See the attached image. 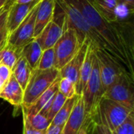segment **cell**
Wrapping results in <instances>:
<instances>
[{
  "mask_svg": "<svg viewBox=\"0 0 134 134\" xmlns=\"http://www.w3.org/2000/svg\"><path fill=\"white\" fill-rule=\"evenodd\" d=\"M81 13L84 19L104 39L108 55L134 79V46L133 31L127 24L110 22L94 7L90 0H68Z\"/></svg>",
  "mask_w": 134,
  "mask_h": 134,
  "instance_id": "1",
  "label": "cell"
},
{
  "mask_svg": "<svg viewBox=\"0 0 134 134\" xmlns=\"http://www.w3.org/2000/svg\"><path fill=\"white\" fill-rule=\"evenodd\" d=\"M82 97L83 99L86 120H90L95 123L97 116L99 102L103 97L99 64L95 52L91 75L82 91Z\"/></svg>",
  "mask_w": 134,
  "mask_h": 134,
  "instance_id": "2",
  "label": "cell"
},
{
  "mask_svg": "<svg viewBox=\"0 0 134 134\" xmlns=\"http://www.w3.org/2000/svg\"><path fill=\"white\" fill-rule=\"evenodd\" d=\"M59 77L60 72L56 68L48 70L33 69L24 91L23 106L26 108H29Z\"/></svg>",
  "mask_w": 134,
  "mask_h": 134,
  "instance_id": "3",
  "label": "cell"
},
{
  "mask_svg": "<svg viewBox=\"0 0 134 134\" xmlns=\"http://www.w3.org/2000/svg\"><path fill=\"white\" fill-rule=\"evenodd\" d=\"M132 112H134V111L102 97L98 105L97 116L98 120L97 122L102 123L111 132H114Z\"/></svg>",
  "mask_w": 134,
  "mask_h": 134,
  "instance_id": "4",
  "label": "cell"
},
{
  "mask_svg": "<svg viewBox=\"0 0 134 134\" xmlns=\"http://www.w3.org/2000/svg\"><path fill=\"white\" fill-rule=\"evenodd\" d=\"M82 45L79 42L76 31L71 27H65L53 46L55 68L60 71L75 57Z\"/></svg>",
  "mask_w": 134,
  "mask_h": 134,
  "instance_id": "5",
  "label": "cell"
},
{
  "mask_svg": "<svg viewBox=\"0 0 134 134\" xmlns=\"http://www.w3.org/2000/svg\"><path fill=\"white\" fill-rule=\"evenodd\" d=\"M103 97L134 111V80L122 75L104 93Z\"/></svg>",
  "mask_w": 134,
  "mask_h": 134,
  "instance_id": "6",
  "label": "cell"
},
{
  "mask_svg": "<svg viewBox=\"0 0 134 134\" xmlns=\"http://www.w3.org/2000/svg\"><path fill=\"white\" fill-rule=\"evenodd\" d=\"M94 52L99 64L101 88H102L103 93L122 75H127L129 77H130L127 74V72L108 53H106L103 50L95 48H94Z\"/></svg>",
  "mask_w": 134,
  "mask_h": 134,
  "instance_id": "7",
  "label": "cell"
},
{
  "mask_svg": "<svg viewBox=\"0 0 134 134\" xmlns=\"http://www.w3.org/2000/svg\"><path fill=\"white\" fill-rule=\"evenodd\" d=\"M60 12L59 13L54 10L52 20L48 23V24L44 27L39 35L35 38L42 51L49 48H53L64 30L65 16L60 7Z\"/></svg>",
  "mask_w": 134,
  "mask_h": 134,
  "instance_id": "8",
  "label": "cell"
},
{
  "mask_svg": "<svg viewBox=\"0 0 134 134\" xmlns=\"http://www.w3.org/2000/svg\"><path fill=\"white\" fill-rule=\"evenodd\" d=\"M38 5L29 13L21 24L9 35L7 44L16 49H23L24 46L35 39L34 31Z\"/></svg>",
  "mask_w": 134,
  "mask_h": 134,
  "instance_id": "9",
  "label": "cell"
},
{
  "mask_svg": "<svg viewBox=\"0 0 134 134\" xmlns=\"http://www.w3.org/2000/svg\"><path fill=\"white\" fill-rule=\"evenodd\" d=\"M42 0H33L27 3H16L13 2L9 8L6 19V27L9 35H10L27 16L29 13Z\"/></svg>",
  "mask_w": 134,
  "mask_h": 134,
  "instance_id": "10",
  "label": "cell"
},
{
  "mask_svg": "<svg viewBox=\"0 0 134 134\" xmlns=\"http://www.w3.org/2000/svg\"><path fill=\"white\" fill-rule=\"evenodd\" d=\"M89 44L90 41L86 38L75 57L59 71L60 78L68 79L76 85Z\"/></svg>",
  "mask_w": 134,
  "mask_h": 134,
  "instance_id": "11",
  "label": "cell"
},
{
  "mask_svg": "<svg viewBox=\"0 0 134 134\" xmlns=\"http://www.w3.org/2000/svg\"><path fill=\"white\" fill-rule=\"evenodd\" d=\"M86 120L83 99L82 95H79L72 112L64 124L61 134H79Z\"/></svg>",
  "mask_w": 134,
  "mask_h": 134,
  "instance_id": "12",
  "label": "cell"
},
{
  "mask_svg": "<svg viewBox=\"0 0 134 134\" xmlns=\"http://www.w3.org/2000/svg\"><path fill=\"white\" fill-rule=\"evenodd\" d=\"M0 98L9 103L16 110L20 109L23 106L24 90L13 74L9 81L2 86L0 91Z\"/></svg>",
  "mask_w": 134,
  "mask_h": 134,
  "instance_id": "13",
  "label": "cell"
},
{
  "mask_svg": "<svg viewBox=\"0 0 134 134\" xmlns=\"http://www.w3.org/2000/svg\"><path fill=\"white\" fill-rule=\"evenodd\" d=\"M56 0H42L38 5L35 16L34 38H37L44 27L53 17Z\"/></svg>",
  "mask_w": 134,
  "mask_h": 134,
  "instance_id": "14",
  "label": "cell"
},
{
  "mask_svg": "<svg viewBox=\"0 0 134 134\" xmlns=\"http://www.w3.org/2000/svg\"><path fill=\"white\" fill-rule=\"evenodd\" d=\"M93 57H94V47L90 42L88 48H87L84 61L82 63V65L80 70L79 79L75 85L77 95H82V91L90 79V76L92 71V68H93Z\"/></svg>",
  "mask_w": 134,
  "mask_h": 134,
  "instance_id": "15",
  "label": "cell"
},
{
  "mask_svg": "<svg viewBox=\"0 0 134 134\" xmlns=\"http://www.w3.org/2000/svg\"><path fill=\"white\" fill-rule=\"evenodd\" d=\"M94 7L108 21L119 20L118 0H90Z\"/></svg>",
  "mask_w": 134,
  "mask_h": 134,
  "instance_id": "16",
  "label": "cell"
},
{
  "mask_svg": "<svg viewBox=\"0 0 134 134\" xmlns=\"http://www.w3.org/2000/svg\"><path fill=\"white\" fill-rule=\"evenodd\" d=\"M60 79V76L57 78L53 82V84L45 92H43L40 95V97L29 108H25L27 114L32 115V114H36V113L40 112V111L44 108V106L51 100V99L56 95V93L58 91V84H59Z\"/></svg>",
  "mask_w": 134,
  "mask_h": 134,
  "instance_id": "17",
  "label": "cell"
},
{
  "mask_svg": "<svg viewBox=\"0 0 134 134\" xmlns=\"http://www.w3.org/2000/svg\"><path fill=\"white\" fill-rule=\"evenodd\" d=\"M32 70L33 69L30 67L26 59L22 56L18 59L12 70L13 75L24 91L27 85Z\"/></svg>",
  "mask_w": 134,
  "mask_h": 134,
  "instance_id": "18",
  "label": "cell"
},
{
  "mask_svg": "<svg viewBox=\"0 0 134 134\" xmlns=\"http://www.w3.org/2000/svg\"><path fill=\"white\" fill-rule=\"evenodd\" d=\"M42 53V49L35 38L24 46L21 51V56L26 59L32 69L37 68Z\"/></svg>",
  "mask_w": 134,
  "mask_h": 134,
  "instance_id": "19",
  "label": "cell"
},
{
  "mask_svg": "<svg viewBox=\"0 0 134 134\" xmlns=\"http://www.w3.org/2000/svg\"><path fill=\"white\" fill-rule=\"evenodd\" d=\"M79 95H75L71 98H68L66 100L64 104H63L62 108L60 109V111L57 113V115L54 116L51 122V125L53 126H64L68 119H69L72 110L74 108V106L75 104V102L78 99Z\"/></svg>",
  "mask_w": 134,
  "mask_h": 134,
  "instance_id": "20",
  "label": "cell"
},
{
  "mask_svg": "<svg viewBox=\"0 0 134 134\" xmlns=\"http://www.w3.org/2000/svg\"><path fill=\"white\" fill-rule=\"evenodd\" d=\"M22 49L14 48L9 44L0 50V64H3L13 70L16 61L21 56Z\"/></svg>",
  "mask_w": 134,
  "mask_h": 134,
  "instance_id": "21",
  "label": "cell"
},
{
  "mask_svg": "<svg viewBox=\"0 0 134 134\" xmlns=\"http://www.w3.org/2000/svg\"><path fill=\"white\" fill-rule=\"evenodd\" d=\"M24 109H25V108H24ZM25 111H26V109H25ZM26 115H27V118L28 122L31 124V126L37 130L46 131L51 124V121H49L46 116H44L43 115H42L39 112L36 113V114L29 115L26 111Z\"/></svg>",
  "mask_w": 134,
  "mask_h": 134,
  "instance_id": "22",
  "label": "cell"
},
{
  "mask_svg": "<svg viewBox=\"0 0 134 134\" xmlns=\"http://www.w3.org/2000/svg\"><path fill=\"white\" fill-rule=\"evenodd\" d=\"M53 68H55V53L53 47L42 51L37 68L39 70H48Z\"/></svg>",
  "mask_w": 134,
  "mask_h": 134,
  "instance_id": "23",
  "label": "cell"
},
{
  "mask_svg": "<svg viewBox=\"0 0 134 134\" xmlns=\"http://www.w3.org/2000/svg\"><path fill=\"white\" fill-rule=\"evenodd\" d=\"M14 1L15 0H9L5 9L0 15V50L7 43L9 33H8V30L6 27V19H7L8 12H9V8Z\"/></svg>",
  "mask_w": 134,
  "mask_h": 134,
  "instance_id": "24",
  "label": "cell"
},
{
  "mask_svg": "<svg viewBox=\"0 0 134 134\" xmlns=\"http://www.w3.org/2000/svg\"><path fill=\"white\" fill-rule=\"evenodd\" d=\"M58 91L67 99L71 98L76 95L75 84L68 79L60 78L58 84Z\"/></svg>",
  "mask_w": 134,
  "mask_h": 134,
  "instance_id": "25",
  "label": "cell"
},
{
  "mask_svg": "<svg viewBox=\"0 0 134 134\" xmlns=\"http://www.w3.org/2000/svg\"><path fill=\"white\" fill-rule=\"evenodd\" d=\"M66 100H67V98L62 93H60L59 91H57V93H56L55 97L53 100V103L46 115V117L49 121L52 122L53 119L57 115V113L60 111V109L62 108V106L64 104V102L66 101Z\"/></svg>",
  "mask_w": 134,
  "mask_h": 134,
  "instance_id": "26",
  "label": "cell"
},
{
  "mask_svg": "<svg viewBox=\"0 0 134 134\" xmlns=\"http://www.w3.org/2000/svg\"><path fill=\"white\" fill-rule=\"evenodd\" d=\"M112 133L113 134H134V112H132L123 123Z\"/></svg>",
  "mask_w": 134,
  "mask_h": 134,
  "instance_id": "27",
  "label": "cell"
},
{
  "mask_svg": "<svg viewBox=\"0 0 134 134\" xmlns=\"http://www.w3.org/2000/svg\"><path fill=\"white\" fill-rule=\"evenodd\" d=\"M23 115V134H46V131H40L34 129L28 122L24 108L22 106L20 108Z\"/></svg>",
  "mask_w": 134,
  "mask_h": 134,
  "instance_id": "28",
  "label": "cell"
},
{
  "mask_svg": "<svg viewBox=\"0 0 134 134\" xmlns=\"http://www.w3.org/2000/svg\"><path fill=\"white\" fill-rule=\"evenodd\" d=\"M12 74V70L9 68L5 65L0 64V80L2 86H4L9 81Z\"/></svg>",
  "mask_w": 134,
  "mask_h": 134,
  "instance_id": "29",
  "label": "cell"
},
{
  "mask_svg": "<svg viewBox=\"0 0 134 134\" xmlns=\"http://www.w3.org/2000/svg\"><path fill=\"white\" fill-rule=\"evenodd\" d=\"M96 133L97 134H113V133L108 129L105 126H104L102 123L97 122L94 123V127Z\"/></svg>",
  "mask_w": 134,
  "mask_h": 134,
  "instance_id": "30",
  "label": "cell"
},
{
  "mask_svg": "<svg viewBox=\"0 0 134 134\" xmlns=\"http://www.w3.org/2000/svg\"><path fill=\"white\" fill-rule=\"evenodd\" d=\"M119 5H124L126 6L128 10H130L133 13L134 9V0H118Z\"/></svg>",
  "mask_w": 134,
  "mask_h": 134,
  "instance_id": "31",
  "label": "cell"
},
{
  "mask_svg": "<svg viewBox=\"0 0 134 134\" xmlns=\"http://www.w3.org/2000/svg\"><path fill=\"white\" fill-rule=\"evenodd\" d=\"M64 126H53L51 125L49 126V128L46 130V134H61L62 130Z\"/></svg>",
  "mask_w": 134,
  "mask_h": 134,
  "instance_id": "32",
  "label": "cell"
},
{
  "mask_svg": "<svg viewBox=\"0 0 134 134\" xmlns=\"http://www.w3.org/2000/svg\"><path fill=\"white\" fill-rule=\"evenodd\" d=\"M94 125V123L92 121L90 120H85L84 125L82 126V128L81 129V130L79 131V134H89V132L91 129V125Z\"/></svg>",
  "mask_w": 134,
  "mask_h": 134,
  "instance_id": "33",
  "label": "cell"
},
{
  "mask_svg": "<svg viewBox=\"0 0 134 134\" xmlns=\"http://www.w3.org/2000/svg\"><path fill=\"white\" fill-rule=\"evenodd\" d=\"M9 0H0V10L7 4V2H9Z\"/></svg>",
  "mask_w": 134,
  "mask_h": 134,
  "instance_id": "34",
  "label": "cell"
},
{
  "mask_svg": "<svg viewBox=\"0 0 134 134\" xmlns=\"http://www.w3.org/2000/svg\"><path fill=\"white\" fill-rule=\"evenodd\" d=\"M33 0H15L14 2L16 3H27V2H30Z\"/></svg>",
  "mask_w": 134,
  "mask_h": 134,
  "instance_id": "35",
  "label": "cell"
},
{
  "mask_svg": "<svg viewBox=\"0 0 134 134\" xmlns=\"http://www.w3.org/2000/svg\"><path fill=\"white\" fill-rule=\"evenodd\" d=\"M8 2H7V4H6V5H5V6H4V7H3L2 9L0 10V15H1L2 13V12H3V11H4V10L5 9V8H6V6H7V5H8Z\"/></svg>",
  "mask_w": 134,
  "mask_h": 134,
  "instance_id": "36",
  "label": "cell"
},
{
  "mask_svg": "<svg viewBox=\"0 0 134 134\" xmlns=\"http://www.w3.org/2000/svg\"><path fill=\"white\" fill-rule=\"evenodd\" d=\"M2 82H1V80H0V91H1V90H2Z\"/></svg>",
  "mask_w": 134,
  "mask_h": 134,
  "instance_id": "37",
  "label": "cell"
}]
</instances>
